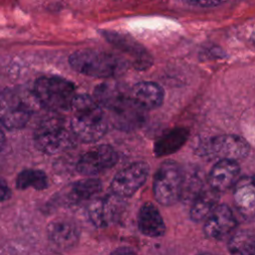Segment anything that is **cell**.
Here are the masks:
<instances>
[{"label":"cell","instance_id":"17","mask_svg":"<svg viewBox=\"0 0 255 255\" xmlns=\"http://www.w3.org/2000/svg\"><path fill=\"white\" fill-rule=\"evenodd\" d=\"M234 202L244 216L255 215V176L239 178L234 186Z\"/></svg>","mask_w":255,"mask_h":255},{"label":"cell","instance_id":"13","mask_svg":"<svg viewBox=\"0 0 255 255\" xmlns=\"http://www.w3.org/2000/svg\"><path fill=\"white\" fill-rule=\"evenodd\" d=\"M47 234L50 241L57 247L69 249L78 243L80 230L73 220L57 218L48 224Z\"/></svg>","mask_w":255,"mask_h":255},{"label":"cell","instance_id":"3","mask_svg":"<svg viewBox=\"0 0 255 255\" xmlns=\"http://www.w3.org/2000/svg\"><path fill=\"white\" fill-rule=\"evenodd\" d=\"M34 94L39 104L55 113L71 110L76 97L74 85L56 76L38 79L34 86Z\"/></svg>","mask_w":255,"mask_h":255},{"label":"cell","instance_id":"24","mask_svg":"<svg viewBox=\"0 0 255 255\" xmlns=\"http://www.w3.org/2000/svg\"><path fill=\"white\" fill-rule=\"evenodd\" d=\"M11 196V190L4 179L0 177V201L7 200Z\"/></svg>","mask_w":255,"mask_h":255},{"label":"cell","instance_id":"20","mask_svg":"<svg viewBox=\"0 0 255 255\" xmlns=\"http://www.w3.org/2000/svg\"><path fill=\"white\" fill-rule=\"evenodd\" d=\"M188 137V130L182 128L171 129L163 134L154 144V153L157 156L170 154L180 148Z\"/></svg>","mask_w":255,"mask_h":255},{"label":"cell","instance_id":"22","mask_svg":"<svg viewBox=\"0 0 255 255\" xmlns=\"http://www.w3.org/2000/svg\"><path fill=\"white\" fill-rule=\"evenodd\" d=\"M48 186L47 175L38 169H25L21 171L16 179V187L18 189H26L29 187L42 190Z\"/></svg>","mask_w":255,"mask_h":255},{"label":"cell","instance_id":"19","mask_svg":"<svg viewBox=\"0 0 255 255\" xmlns=\"http://www.w3.org/2000/svg\"><path fill=\"white\" fill-rule=\"evenodd\" d=\"M218 192L210 187L200 190L193 199L190 208V218L196 222L206 219L218 205Z\"/></svg>","mask_w":255,"mask_h":255},{"label":"cell","instance_id":"16","mask_svg":"<svg viewBox=\"0 0 255 255\" xmlns=\"http://www.w3.org/2000/svg\"><path fill=\"white\" fill-rule=\"evenodd\" d=\"M131 100L143 111L159 107L163 101V91L160 86L152 82L135 84L129 94Z\"/></svg>","mask_w":255,"mask_h":255},{"label":"cell","instance_id":"28","mask_svg":"<svg viewBox=\"0 0 255 255\" xmlns=\"http://www.w3.org/2000/svg\"><path fill=\"white\" fill-rule=\"evenodd\" d=\"M197 255H214V254L208 253V252H202V253H199V254H197Z\"/></svg>","mask_w":255,"mask_h":255},{"label":"cell","instance_id":"10","mask_svg":"<svg viewBox=\"0 0 255 255\" xmlns=\"http://www.w3.org/2000/svg\"><path fill=\"white\" fill-rule=\"evenodd\" d=\"M117 161L116 150L111 145L100 144L81 155L77 162V170L84 175H96L112 168Z\"/></svg>","mask_w":255,"mask_h":255},{"label":"cell","instance_id":"7","mask_svg":"<svg viewBox=\"0 0 255 255\" xmlns=\"http://www.w3.org/2000/svg\"><path fill=\"white\" fill-rule=\"evenodd\" d=\"M28 100L14 90L0 92V125L8 129L23 128L32 116Z\"/></svg>","mask_w":255,"mask_h":255},{"label":"cell","instance_id":"14","mask_svg":"<svg viewBox=\"0 0 255 255\" xmlns=\"http://www.w3.org/2000/svg\"><path fill=\"white\" fill-rule=\"evenodd\" d=\"M239 172V165L236 161L218 160L208 175L210 188L219 193L235 186L240 178Z\"/></svg>","mask_w":255,"mask_h":255},{"label":"cell","instance_id":"21","mask_svg":"<svg viewBox=\"0 0 255 255\" xmlns=\"http://www.w3.org/2000/svg\"><path fill=\"white\" fill-rule=\"evenodd\" d=\"M230 255H255V232L240 230L235 232L227 244Z\"/></svg>","mask_w":255,"mask_h":255},{"label":"cell","instance_id":"2","mask_svg":"<svg viewBox=\"0 0 255 255\" xmlns=\"http://www.w3.org/2000/svg\"><path fill=\"white\" fill-rule=\"evenodd\" d=\"M95 93L96 101L110 112L112 122L117 128L130 129L139 127L143 122L144 111L120 86L105 83L98 86Z\"/></svg>","mask_w":255,"mask_h":255},{"label":"cell","instance_id":"5","mask_svg":"<svg viewBox=\"0 0 255 255\" xmlns=\"http://www.w3.org/2000/svg\"><path fill=\"white\" fill-rule=\"evenodd\" d=\"M70 65L77 72L90 77L109 78L120 69V62L113 55L94 49L74 52L69 59Z\"/></svg>","mask_w":255,"mask_h":255},{"label":"cell","instance_id":"18","mask_svg":"<svg viewBox=\"0 0 255 255\" xmlns=\"http://www.w3.org/2000/svg\"><path fill=\"white\" fill-rule=\"evenodd\" d=\"M138 229L148 237H159L165 232L164 221L158 209L150 202L144 203L137 216Z\"/></svg>","mask_w":255,"mask_h":255},{"label":"cell","instance_id":"6","mask_svg":"<svg viewBox=\"0 0 255 255\" xmlns=\"http://www.w3.org/2000/svg\"><path fill=\"white\" fill-rule=\"evenodd\" d=\"M183 192V174L174 161H164L158 167L153 180V194L156 201L169 206L179 200Z\"/></svg>","mask_w":255,"mask_h":255},{"label":"cell","instance_id":"25","mask_svg":"<svg viewBox=\"0 0 255 255\" xmlns=\"http://www.w3.org/2000/svg\"><path fill=\"white\" fill-rule=\"evenodd\" d=\"M110 255H136V253L129 247H119L115 249Z\"/></svg>","mask_w":255,"mask_h":255},{"label":"cell","instance_id":"4","mask_svg":"<svg viewBox=\"0 0 255 255\" xmlns=\"http://www.w3.org/2000/svg\"><path fill=\"white\" fill-rule=\"evenodd\" d=\"M76 136L71 127L59 117H48L40 122L34 131L35 146L44 153L54 154L74 144Z\"/></svg>","mask_w":255,"mask_h":255},{"label":"cell","instance_id":"9","mask_svg":"<svg viewBox=\"0 0 255 255\" xmlns=\"http://www.w3.org/2000/svg\"><path fill=\"white\" fill-rule=\"evenodd\" d=\"M149 167L145 162H134L120 170L113 178V194L123 198L131 196L146 180Z\"/></svg>","mask_w":255,"mask_h":255},{"label":"cell","instance_id":"26","mask_svg":"<svg viewBox=\"0 0 255 255\" xmlns=\"http://www.w3.org/2000/svg\"><path fill=\"white\" fill-rule=\"evenodd\" d=\"M190 4H194V5H199V6H215L218 4H221L222 2H218V1H192L189 2Z\"/></svg>","mask_w":255,"mask_h":255},{"label":"cell","instance_id":"27","mask_svg":"<svg viewBox=\"0 0 255 255\" xmlns=\"http://www.w3.org/2000/svg\"><path fill=\"white\" fill-rule=\"evenodd\" d=\"M5 145H6V137L2 129L0 128V151L5 147Z\"/></svg>","mask_w":255,"mask_h":255},{"label":"cell","instance_id":"23","mask_svg":"<svg viewBox=\"0 0 255 255\" xmlns=\"http://www.w3.org/2000/svg\"><path fill=\"white\" fill-rule=\"evenodd\" d=\"M102 189V183L98 178H85L78 180L72 185L71 196L76 200L90 199Z\"/></svg>","mask_w":255,"mask_h":255},{"label":"cell","instance_id":"15","mask_svg":"<svg viewBox=\"0 0 255 255\" xmlns=\"http://www.w3.org/2000/svg\"><path fill=\"white\" fill-rule=\"evenodd\" d=\"M105 36L110 43H112L114 46L118 47V49L128 55V57L131 59L132 65L136 69L143 70L151 65L150 56L138 43H136L132 39L128 38L126 35L112 32H106Z\"/></svg>","mask_w":255,"mask_h":255},{"label":"cell","instance_id":"8","mask_svg":"<svg viewBox=\"0 0 255 255\" xmlns=\"http://www.w3.org/2000/svg\"><path fill=\"white\" fill-rule=\"evenodd\" d=\"M203 151L210 158L237 162L238 159H242L248 154L249 144L239 135L225 134L210 139L205 144Z\"/></svg>","mask_w":255,"mask_h":255},{"label":"cell","instance_id":"12","mask_svg":"<svg viewBox=\"0 0 255 255\" xmlns=\"http://www.w3.org/2000/svg\"><path fill=\"white\" fill-rule=\"evenodd\" d=\"M236 225L237 221L231 209L225 204H220L205 219L203 230L207 237L221 240L229 235Z\"/></svg>","mask_w":255,"mask_h":255},{"label":"cell","instance_id":"11","mask_svg":"<svg viewBox=\"0 0 255 255\" xmlns=\"http://www.w3.org/2000/svg\"><path fill=\"white\" fill-rule=\"evenodd\" d=\"M123 210L121 197L113 194L96 198L89 206L88 213L92 223L100 228L114 223Z\"/></svg>","mask_w":255,"mask_h":255},{"label":"cell","instance_id":"1","mask_svg":"<svg viewBox=\"0 0 255 255\" xmlns=\"http://www.w3.org/2000/svg\"><path fill=\"white\" fill-rule=\"evenodd\" d=\"M70 111V127L76 138L94 142L107 132L108 118L96 99L88 95H76Z\"/></svg>","mask_w":255,"mask_h":255}]
</instances>
